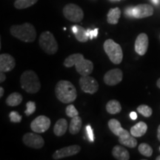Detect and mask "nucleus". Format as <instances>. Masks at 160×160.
Returning <instances> with one entry per match:
<instances>
[{
  "instance_id": "423d86ee",
  "label": "nucleus",
  "mask_w": 160,
  "mask_h": 160,
  "mask_svg": "<svg viewBox=\"0 0 160 160\" xmlns=\"http://www.w3.org/2000/svg\"><path fill=\"white\" fill-rule=\"evenodd\" d=\"M39 45L43 51L49 55H53L58 51V43L54 36L50 31H44L40 35Z\"/></svg>"
},
{
  "instance_id": "f03ea898",
  "label": "nucleus",
  "mask_w": 160,
  "mask_h": 160,
  "mask_svg": "<svg viewBox=\"0 0 160 160\" xmlns=\"http://www.w3.org/2000/svg\"><path fill=\"white\" fill-rule=\"evenodd\" d=\"M57 98L61 102L70 104L73 102L77 97V92L75 86L67 80H60L55 87Z\"/></svg>"
},
{
  "instance_id": "412c9836",
  "label": "nucleus",
  "mask_w": 160,
  "mask_h": 160,
  "mask_svg": "<svg viewBox=\"0 0 160 160\" xmlns=\"http://www.w3.org/2000/svg\"><path fill=\"white\" fill-rule=\"evenodd\" d=\"M82 125V119L79 117V115L72 118L69 125V131L71 134L75 135L77 134L81 130Z\"/></svg>"
},
{
  "instance_id": "58836bf2",
  "label": "nucleus",
  "mask_w": 160,
  "mask_h": 160,
  "mask_svg": "<svg viewBox=\"0 0 160 160\" xmlns=\"http://www.w3.org/2000/svg\"><path fill=\"white\" fill-rule=\"evenodd\" d=\"M151 1L154 5H158L159 3V0H151Z\"/></svg>"
},
{
  "instance_id": "f704fd0d",
  "label": "nucleus",
  "mask_w": 160,
  "mask_h": 160,
  "mask_svg": "<svg viewBox=\"0 0 160 160\" xmlns=\"http://www.w3.org/2000/svg\"><path fill=\"white\" fill-rule=\"evenodd\" d=\"M6 80V76L5 73H4V72H2L0 73V82H5Z\"/></svg>"
},
{
  "instance_id": "7c9ffc66",
  "label": "nucleus",
  "mask_w": 160,
  "mask_h": 160,
  "mask_svg": "<svg viewBox=\"0 0 160 160\" xmlns=\"http://www.w3.org/2000/svg\"><path fill=\"white\" fill-rule=\"evenodd\" d=\"M9 117L11 122L15 123L20 122L22 121V116L17 111H11L9 114Z\"/></svg>"
},
{
  "instance_id": "4be33fe9",
  "label": "nucleus",
  "mask_w": 160,
  "mask_h": 160,
  "mask_svg": "<svg viewBox=\"0 0 160 160\" xmlns=\"http://www.w3.org/2000/svg\"><path fill=\"white\" fill-rule=\"evenodd\" d=\"M121 17V10L119 8H114L109 10L107 15V22L111 25H117Z\"/></svg>"
},
{
  "instance_id": "f8f14e48",
  "label": "nucleus",
  "mask_w": 160,
  "mask_h": 160,
  "mask_svg": "<svg viewBox=\"0 0 160 160\" xmlns=\"http://www.w3.org/2000/svg\"><path fill=\"white\" fill-rule=\"evenodd\" d=\"M80 151H81V147L79 145H70L68 147H65L63 148L56 151L52 155V157L55 160L61 159H63V158L72 157V156L77 154L78 153H79Z\"/></svg>"
},
{
  "instance_id": "e433bc0d",
  "label": "nucleus",
  "mask_w": 160,
  "mask_h": 160,
  "mask_svg": "<svg viewBox=\"0 0 160 160\" xmlns=\"http://www.w3.org/2000/svg\"><path fill=\"white\" fill-rule=\"evenodd\" d=\"M157 138L159 139V141L160 142V125L158 127V130H157Z\"/></svg>"
},
{
  "instance_id": "ddd939ff",
  "label": "nucleus",
  "mask_w": 160,
  "mask_h": 160,
  "mask_svg": "<svg viewBox=\"0 0 160 160\" xmlns=\"http://www.w3.org/2000/svg\"><path fill=\"white\" fill-rule=\"evenodd\" d=\"M153 14V8L148 4H139L133 7V16L136 19H143Z\"/></svg>"
},
{
  "instance_id": "4c0bfd02",
  "label": "nucleus",
  "mask_w": 160,
  "mask_h": 160,
  "mask_svg": "<svg viewBox=\"0 0 160 160\" xmlns=\"http://www.w3.org/2000/svg\"><path fill=\"white\" fill-rule=\"evenodd\" d=\"M4 95V88L2 87L0 88V97H2Z\"/></svg>"
},
{
  "instance_id": "37998d69",
  "label": "nucleus",
  "mask_w": 160,
  "mask_h": 160,
  "mask_svg": "<svg viewBox=\"0 0 160 160\" xmlns=\"http://www.w3.org/2000/svg\"><path fill=\"white\" fill-rule=\"evenodd\" d=\"M159 149H160V148H159Z\"/></svg>"
},
{
  "instance_id": "bb28decb",
  "label": "nucleus",
  "mask_w": 160,
  "mask_h": 160,
  "mask_svg": "<svg viewBox=\"0 0 160 160\" xmlns=\"http://www.w3.org/2000/svg\"><path fill=\"white\" fill-rule=\"evenodd\" d=\"M138 150H139V153L142 155L145 156V157H150L153 154V149L147 143H142L140 144L138 147Z\"/></svg>"
},
{
  "instance_id": "6ab92c4d",
  "label": "nucleus",
  "mask_w": 160,
  "mask_h": 160,
  "mask_svg": "<svg viewBox=\"0 0 160 160\" xmlns=\"http://www.w3.org/2000/svg\"><path fill=\"white\" fill-rule=\"evenodd\" d=\"M147 131V124L144 122H139L131 128V133L135 137H141L145 134Z\"/></svg>"
},
{
  "instance_id": "7ed1b4c3",
  "label": "nucleus",
  "mask_w": 160,
  "mask_h": 160,
  "mask_svg": "<svg viewBox=\"0 0 160 160\" xmlns=\"http://www.w3.org/2000/svg\"><path fill=\"white\" fill-rule=\"evenodd\" d=\"M11 34L24 42H33L37 38L34 26L30 23L12 25L10 28Z\"/></svg>"
},
{
  "instance_id": "4468645a",
  "label": "nucleus",
  "mask_w": 160,
  "mask_h": 160,
  "mask_svg": "<svg viewBox=\"0 0 160 160\" xmlns=\"http://www.w3.org/2000/svg\"><path fill=\"white\" fill-rule=\"evenodd\" d=\"M148 37L145 33H142L138 35L135 41V51L139 56H143L146 53L148 48Z\"/></svg>"
},
{
  "instance_id": "393cba45",
  "label": "nucleus",
  "mask_w": 160,
  "mask_h": 160,
  "mask_svg": "<svg viewBox=\"0 0 160 160\" xmlns=\"http://www.w3.org/2000/svg\"><path fill=\"white\" fill-rule=\"evenodd\" d=\"M108 128L110 131H111L113 134L117 136V137H119L124 130V128H122V125L116 119H111L109 120Z\"/></svg>"
},
{
  "instance_id": "c85d7f7f",
  "label": "nucleus",
  "mask_w": 160,
  "mask_h": 160,
  "mask_svg": "<svg viewBox=\"0 0 160 160\" xmlns=\"http://www.w3.org/2000/svg\"><path fill=\"white\" fill-rule=\"evenodd\" d=\"M36 109H37V106H36V103L34 102L29 101L26 103V110L25 111V113L26 116L29 117V116H31L36 111Z\"/></svg>"
},
{
  "instance_id": "20e7f679",
  "label": "nucleus",
  "mask_w": 160,
  "mask_h": 160,
  "mask_svg": "<svg viewBox=\"0 0 160 160\" xmlns=\"http://www.w3.org/2000/svg\"><path fill=\"white\" fill-rule=\"evenodd\" d=\"M20 84L24 91L29 93H36L41 88V83L37 73L33 71H26L20 77Z\"/></svg>"
},
{
  "instance_id": "c756f323",
  "label": "nucleus",
  "mask_w": 160,
  "mask_h": 160,
  "mask_svg": "<svg viewBox=\"0 0 160 160\" xmlns=\"http://www.w3.org/2000/svg\"><path fill=\"white\" fill-rule=\"evenodd\" d=\"M65 113L68 117H71V118L79 115V112H78L77 108L74 107V105H69L67 108H66Z\"/></svg>"
},
{
  "instance_id": "2eb2a0df",
  "label": "nucleus",
  "mask_w": 160,
  "mask_h": 160,
  "mask_svg": "<svg viewBox=\"0 0 160 160\" xmlns=\"http://www.w3.org/2000/svg\"><path fill=\"white\" fill-rule=\"evenodd\" d=\"M16 62L14 58L8 53L0 55V71L9 72L15 68Z\"/></svg>"
},
{
  "instance_id": "9b49d317",
  "label": "nucleus",
  "mask_w": 160,
  "mask_h": 160,
  "mask_svg": "<svg viewBox=\"0 0 160 160\" xmlns=\"http://www.w3.org/2000/svg\"><path fill=\"white\" fill-rule=\"evenodd\" d=\"M123 79V73L119 68L110 70L104 76L103 80L106 85L109 86H114L120 83Z\"/></svg>"
},
{
  "instance_id": "a878e982",
  "label": "nucleus",
  "mask_w": 160,
  "mask_h": 160,
  "mask_svg": "<svg viewBox=\"0 0 160 160\" xmlns=\"http://www.w3.org/2000/svg\"><path fill=\"white\" fill-rule=\"evenodd\" d=\"M39 0H16L14 2V7L17 9H25L31 7Z\"/></svg>"
},
{
  "instance_id": "a211bd4d",
  "label": "nucleus",
  "mask_w": 160,
  "mask_h": 160,
  "mask_svg": "<svg viewBox=\"0 0 160 160\" xmlns=\"http://www.w3.org/2000/svg\"><path fill=\"white\" fill-rule=\"evenodd\" d=\"M112 155L118 160H128L130 159L129 152L121 145H116L113 147Z\"/></svg>"
},
{
  "instance_id": "2f4dec72",
  "label": "nucleus",
  "mask_w": 160,
  "mask_h": 160,
  "mask_svg": "<svg viewBox=\"0 0 160 160\" xmlns=\"http://www.w3.org/2000/svg\"><path fill=\"white\" fill-rule=\"evenodd\" d=\"M85 130L88 133V137L89 138V140L93 142L94 141V137H93V129H92V128L91 127V125H88L86 126Z\"/></svg>"
},
{
  "instance_id": "1a4fd4ad",
  "label": "nucleus",
  "mask_w": 160,
  "mask_h": 160,
  "mask_svg": "<svg viewBox=\"0 0 160 160\" xmlns=\"http://www.w3.org/2000/svg\"><path fill=\"white\" fill-rule=\"evenodd\" d=\"M51 119L46 116L41 115L37 117L32 121L31 128L35 133H45L51 127Z\"/></svg>"
},
{
  "instance_id": "6e6552de",
  "label": "nucleus",
  "mask_w": 160,
  "mask_h": 160,
  "mask_svg": "<svg viewBox=\"0 0 160 160\" xmlns=\"http://www.w3.org/2000/svg\"><path fill=\"white\" fill-rule=\"evenodd\" d=\"M79 85L83 92L90 94H94L99 90V84L93 77L88 76H82L79 79Z\"/></svg>"
},
{
  "instance_id": "79ce46f5",
  "label": "nucleus",
  "mask_w": 160,
  "mask_h": 160,
  "mask_svg": "<svg viewBox=\"0 0 160 160\" xmlns=\"http://www.w3.org/2000/svg\"><path fill=\"white\" fill-rule=\"evenodd\" d=\"M111 1H119V0H111Z\"/></svg>"
},
{
  "instance_id": "aec40b11",
  "label": "nucleus",
  "mask_w": 160,
  "mask_h": 160,
  "mask_svg": "<svg viewBox=\"0 0 160 160\" xmlns=\"http://www.w3.org/2000/svg\"><path fill=\"white\" fill-rule=\"evenodd\" d=\"M68 130V122L65 119H60L56 122L53 128V133L57 137L65 135Z\"/></svg>"
},
{
  "instance_id": "a19ab883",
  "label": "nucleus",
  "mask_w": 160,
  "mask_h": 160,
  "mask_svg": "<svg viewBox=\"0 0 160 160\" xmlns=\"http://www.w3.org/2000/svg\"><path fill=\"white\" fill-rule=\"evenodd\" d=\"M157 160H160V156H159V157H157V159H156Z\"/></svg>"
},
{
  "instance_id": "5701e85b",
  "label": "nucleus",
  "mask_w": 160,
  "mask_h": 160,
  "mask_svg": "<svg viewBox=\"0 0 160 160\" xmlns=\"http://www.w3.org/2000/svg\"><path fill=\"white\" fill-rule=\"evenodd\" d=\"M106 111L110 114H117L122 111L121 104L117 100H110L106 105Z\"/></svg>"
},
{
  "instance_id": "473e14b6",
  "label": "nucleus",
  "mask_w": 160,
  "mask_h": 160,
  "mask_svg": "<svg viewBox=\"0 0 160 160\" xmlns=\"http://www.w3.org/2000/svg\"><path fill=\"white\" fill-rule=\"evenodd\" d=\"M98 31L99 29L95 28L94 30H91V29H87V33L88 36L89 37L90 39H93V38H96L98 35Z\"/></svg>"
},
{
  "instance_id": "dca6fc26",
  "label": "nucleus",
  "mask_w": 160,
  "mask_h": 160,
  "mask_svg": "<svg viewBox=\"0 0 160 160\" xmlns=\"http://www.w3.org/2000/svg\"><path fill=\"white\" fill-rule=\"evenodd\" d=\"M118 137H119V142L122 145H125L130 148H133L137 147L138 142L137 140L135 139L136 137H133L131 132L129 133L127 130L124 129L121 134Z\"/></svg>"
},
{
  "instance_id": "c9c22d12",
  "label": "nucleus",
  "mask_w": 160,
  "mask_h": 160,
  "mask_svg": "<svg viewBox=\"0 0 160 160\" xmlns=\"http://www.w3.org/2000/svg\"><path fill=\"white\" fill-rule=\"evenodd\" d=\"M130 117H131V119L132 120H136L137 119V113H136V112H134V111L131 112V113H130Z\"/></svg>"
},
{
  "instance_id": "b1692460",
  "label": "nucleus",
  "mask_w": 160,
  "mask_h": 160,
  "mask_svg": "<svg viewBox=\"0 0 160 160\" xmlns=\"http://www.w3.org/2000/svg\"><path fill=\"white\" fill-rule=\"evenodd\" d=\"M22 102V96L18 92H13L6 99V104L11 107H15L21 104Z\"/></svg>"
},
{
  "instance_id": "0eeeda50",
  "label": "nucleus",
  "mask_w": 160,
  "mask_h": 160,
  "mask_svg": "<svg viewBox=\"0 0 160 160\" xmlns=\"http://www.w3.org/2000/svg\"><path fill=\"white\" fill-rule=\"evenodd\" d=\"M62 13L64 17L73 22H80L84 18L82 9L75 4L70 3L63 8Z\"/></svg>"
},
{
  "instance_id": "9d476101",
  "label": "nucleus",
  "mask_w": 160,
  "mask_h": 160,
  "mask_svg": "<svg viewBox=\"0 0 160 160\" xmlns=\"http://www.w3.org/2000/svg\"><path fill=\"white\" fill-rule=\"evenodd\" d=\"M22 141L26 146L33 149H40L45 145V140L37 133H25L22 137Z\"/></svg>"
},
{
  "instance_id": "39448f33",
  "label": "nucleus",
  "mask_w": 160,
  "mask_h": 160,
  "mask_svg": "<svg viewBox=\"0 0 160 160\" xmlns=\"http://www.w3.org/2000/svg\"><path fill=\"white\" fill-rule=\"evenodd\" d=\"M104 51L108 55L111 62L119 65L123 59V52L120 45L115 42L113 39H107L103 45Z\"/></svg>"
},
{
  "instance_id": "ea45409f",
  "label": "nucleus",
  "mask_w": 160,
  "mask_h": 160,
  "mask_svg": "<svg viewBox=\"0 0 160 160\" xmlns=\"http://www.w3.org/2000/svg\"><path fill=\"white\" fill-rule=\"evenodd\" d=\"M157 87L159 88H160V78L159 79L157 80Z\"/></svg>"
},
{
  "instance_id": "72a5a7b5",
  "label": "nucleus",
  "mask_w": 160,
  "mask_h": 160,
  "mask_svg": "<svg viewBox=\"0 0 160 160\" xmlns=\"http://www.w3.org/2000/svg\"><path fill=\"white\" fill-rule=\"evenodd\" d=\"M125 15L128 17H133V7H129L125 9Z\"/></svg>"
},
{
  "instance_id": "f3484780",
  "label": "nucleus",
  "mask_w": 160,
  "mask_h": 160,
  "mask_svg": "<svg viewBox=\"0 0 160 160\" xmlns=\"http://www.w3.org/2000/svg\"><path fill=\"white\" fill-rule=\"evenodd\" d=\"M73 34H74L76 39L80 42H86L89 39V37L88 36L87 30L84 28L80 25H73L72 27Z\"/></svg>"
},
{
  "instance_id": "cd10ccee",
  "label": "nucleus",
  "mask_w": 160,
  "mask_h": 160,
  "mask_svg": "<svg viewBox=\"0 0 160 160\" xmlns=\"http://www.w3.org/2000/svg\"><path fill=\"white\" fill-rule=\"evenodd\" d=\"M137 111L139 112L140 114H142L145 117H151L153 113V110L151 108L146 105H141L137 108Z\"/></svg>"
},
{
  "instance_id": "f257e3e1",
  "label": "nucleus",
  "mask_w": 160,
  "mask_h": 160,
  "mask_svg": "<svg viewBox=\"0 0 160 160\" xmlns=\"http://www.w3.org/2000/svg\"><path fill=\"white\" fill-rule=\"evenodd\" d=\"M66 68L76 66V70L81 76H88L93 70V64L91 60L85 59L82 53H73L68 57L64 61Z\"/></svg>"
}]
</instances>
